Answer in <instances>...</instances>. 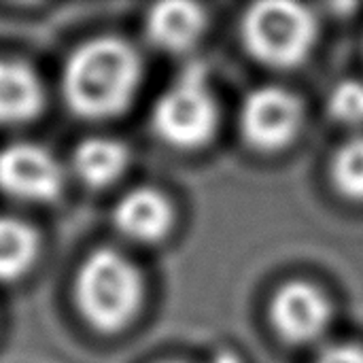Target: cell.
I'll return each instance as SVG.
<instances>
[{
    "label": "cell",
    "instance_id": "13",
    "mask_svg": "<svg viewBox=\"0 0 363 363\" xmlns=\"http://www.w3.org/2000/svg\"><path fill=\"white\" fill-rule=\"evenodd\" d=\"M330 177L340 196L363 202V136H355L338 147L330 164Z\"/></svg>",
    "mask_w": 363,
    "mask_h": 363
},
{
    "label": "cell",
    "instance_id": "6",
    "mask_svg": "<svg viewBox=\"0 0 363 363\" xmlns=\"http://www.w3.org/2000/svg\"><path fill=\"white\" fill-rule=\"evenodd\" d=\"M66 185L57 157L36 143H11L0 149V194L26 204L55 202Z\"/></svg>",
    "mask_w": 363,
    "mask_h": 363
},
{
    "label": "cell",
    "instance_id": "5",
    "mask_svg": "<svg viewBox=\"0 0 363 363\" xmlns=\"http://www.w3.org/2000/svg\"><path fill=\"white\" fill-rule=\"evenodd\" d=\"M304 125L302 100L281 85H262L253 89L240 108L242 138L262 153L287 149Z\"/></svg>",
    "mask_w": 363,
    "mask_h": 363
},
{
    "label": "cell",
    "instance_id": "16",
    "mask_svg": "<svg viewBox=\"0 0 363 363\" xmlns=\"http://www.w3.org/2000/svg\"><path fill=\"white\" fill-rule=\"evenodd\" d=\"M211 363H242V359H240L238 355H234V353H228V351H223V353L215 355Z\"/></svg>",
    "mask_w": 363,
    "mask_h": 363
},
{
    "label": "cell",
    "instance_id": "9",
    "mask_svg": "<svg viewBox=\"0 0 363 363\" xmlns=\"http://www.w3.org/2000/svg\"><path fill=\"white\" fill-rule=\"evenodd\" d=\"M206 13L196 2L168 0L157 2L145 15V32L153 47L181 53L198 45L206 30Z\"/></svg>",
    "mask_w": 363,
    "mask_h": 363
},
{
    "label": "cell",
    "instance_id": "10",
    "mask_svg": "<svg viewBox=\"0 0 363 363\" xmlns=\"http://www.w3.org/2000/svg\"><path fill=\"white\" fill-rule=\"evenodd\" d=\"M45 108V87L36 70L15 57H0V125H23Z\"/></svg>",
    "mask_w": 363,
    "mask_h": 363
},
{
    "label": "cell",
    "instance_id": "1",
    "mask_svg": "<svg viewBox=\"0 0 363 363\" xmlns=\"http://www.w3.org/2000/svg\"><path fill=\"white\" fill-rule=\"evenodd\" d=\"M143 81L138 51L119 36H94L70 51L62 66V98L77 117L106 121L123 115Z\"/></svg>",
    "mask_w": 363,
    "mask_h": 363
},
{
    "label": "cell",
    "instance_id": "4",
    "mask_svg": "<svg viewBox=\"0 0 363 363\" xmlns=\"http://www.w3.org/2000/svg\"><path fill=\"white\" fill-rule=\"evenodd\" d=\"M319 34L313 11L300 2L268 0L247 9L240 36L251 57L270 68H294L302 64Z\"/></svg>",
    "mask_w": 363,
    "mask_h": 363
},
{
    "label": "cell",
    "instance_id": "15",
    "mask_svg": "<svg viewBox=\"0 0 363 363\" xmlns=\"http://www.w3.org/2000/svg\"><path fill=\"white\" fill-rule=\"evenodd\" d=\"M313 363H363V347L353 342L325 347Z\"/></svg>",
    "mask_w": 363,
    "mask_h": 363
},
{
    "label": "cell",
    "instance_id": "11",
    "mask_svg": "<svg viewBox=\"0 0 363 363\" xmlns=\"http://www.w3.org/2000/svg\"><path fill=\"white\" fill-rule=\"evenodd\" d=\"M128 166L130 149L111 136L83 138L72 151V172L91 189L111 187L125 174Z\"/></svg>",
    "mask_w": 363,
    "mask_h": 363
},
{
    "label": "cell",
    "instance_id": "2",
    "mask_svg": "<svg viewBox=\"0 0 363 363\" xmlns=\"http://www.w3.org/2000/svg\"><path fill=\"white\" fill-rule=\"evenodd\" d=\"M72 298L83 321L98 334H119L140 315L145 279L140 268L121 251L94 249L77 268Z\"/></svg>",
    "mask_w": 363,
    "mask_h": 363
},
{
    "label": "cell",
    "instance_id": "12",
    "mask_svg": "<svg viewBox=\"0 0 363 363\" xmlns=\"http://www.w3.org/2000/svg\"><path fill=\"white\" fill-rule=\"evenodd\" d=\"M40 236L19 217L0 215V283L23 279L38 262Z\"/></svg>",
    "mask_w": 363,
    "mask_h": 363
},
{
    "label": "cell",
    "instance_id": "14",
    "mask_svg": "<svg viewBox=\"0 0 363 363\" xmlns=\"http://www.w3.org/2000/svg\"><path fill=\"white\" fill-rule=\"evenodd\" d=\"M330 115L345 125H363V83L362 81H342L338 83L328 98Z\"/></svg>",
    "mask_w": 363,
    "mask_h": 363
},
{
    "label": "cell",
    "instance_id": "3",
    "mask_svg": "<svg viewBox=\"0 0 363 363\" xmlns=\"http://www.w3.org/2000/svg\"><path fill=\"white\" fill-rule=\"evenodd\" d=\"M155 136L177 151H198L219 130V104L202 64H189L157 96L151 111Z\"/></svg>",
    "mask_w": 363,
    "mask_h": 363
},
{
    "label": "cell",
    "instance_id": "8",
    "mask_svg": "<svg viewBox=\"0 0 363 363\" xmlns=\"http://www.w3.org/2000/svg\"><path fill=\"white\" fill-rule=\"evenodd\" d=\"M113 228L119 236L136 245H157L174 228V206L155 187L125 191L113 206Z\"/></svg>",
    "mask_w": 363,
    "mask_h": 363
},
{
    "label": "cell",
    "instance_id": "7",
    "mask_svg": "<svg viewBox=\"0 0 363 363\" xmlns=\"http://www.w3.org/2000/svg\"><path fill=\"white\" fill-rule=\"evenodd\" d=\"M270 323L281 340L289 345L317 342L332 323V302L313 283L291 281L270 302Z\"/></svg>",
    "mask_w": 363,
    "mask_h": 363
},
{
    "label": "cell",
    "instance_id": "17",
    "mask_svg": "<svg viewBox=\"0 0 363 363\" xmlns=\"http://www.w3.org/2000/svg\"><path fill=\"white\" fill-rule=\"evenodd\" d=\"M157 363H189V362H183V359H164V362H157Z\"/></svg>",
    "mask_w": 363,
    "mask_h": 363
}]
</instances>
